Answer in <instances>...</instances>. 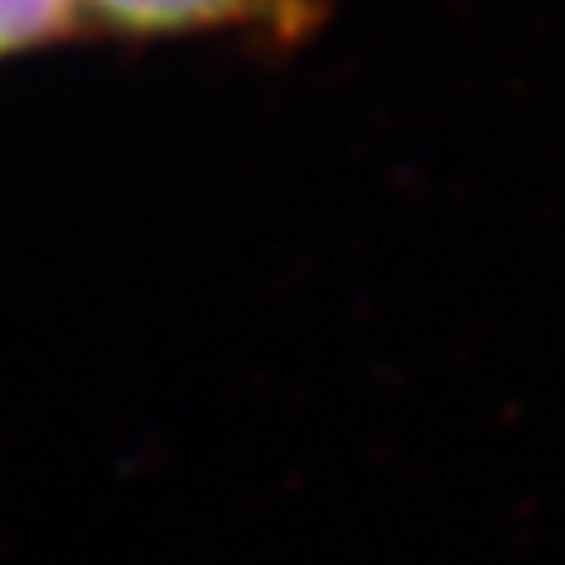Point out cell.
<instances>
[{"instance_id": "1", "label": "cell", "mask_w": 565, "mask_h": 565, "mask_svg": "<svg viewBox=\"0 0 565 565\" xmlns=\"http://www.w3.org/2000/svg\"><path fill=\"white\" fill-rule=\"evenodd\" d=\"M85 6L120 28H188L210 19H236L254 0H85Z\"/></svg>"}]
</instances>
